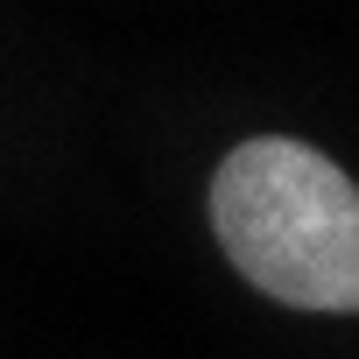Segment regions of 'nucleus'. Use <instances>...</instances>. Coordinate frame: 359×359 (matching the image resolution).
<instances>
[{
  "label": "nucleus",
  "instance_id": "1",
  "mask_svg": "<svg viewBox=\"0 0 359 359\" xmlns=\"http://www.w3.org/2000/svg\"><path fill=\"white\" fill-rule=\"evenodd\" d=\"M212 226L261 296L296 310H359V184L310 141H240L212 176Z\"/></svg>",
  "mask_w": 359,
  "mask_h": 359
}]
</instances>
